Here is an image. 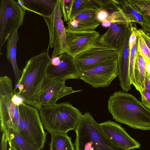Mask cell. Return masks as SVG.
I'll use <instances>...</instances> for the list:
<instances>
[{
  "label": "cell",
  "instance_id": "1f68e13d",
  "mask_svg": "<svg viewBox=\"0 0 150 150\" xmlns=\"http://www.w3.org/2000/svg\"><path fill=\"white\" fill-rule=\"evenodd\" d=\"M132 32L129 40V46L130 50L135 44L137 40V36L134 30L133 26L132 27Z\"/></svg>",
  "mask_w": 150,
  "mask_h": 150
},
{
  "label": "cell",
  "instance_id": "e575fe53",
  "mask_svg": "<svg viewBox=\"0 0 150 150\" xmlns=\"http://www.w3.org/2000/svg\"><path fill=\"white\" fill-rule=\"evenodd\" d=\"M141 25L143 31L150 37V25L146 21L143 20L142 24Z\"/></svg>",
  "mask_w": 150,
  "mask_h": 150
},
{
  "label": "cell",
  "instance_id": "83f0119b",
  "mask_svg": "<svg viewBox=\"0 0 150 150\" xmlns=\"http://www.w3.org/2000/svg\"><path fill=\"white\" fill-rule=\"evenodd\" d=\"M74 0H60L62 16L64 21H68L70 15Z\"/></svg>",
  "mask_w": 150,
  "mask_h": 150
},
{
  "label": "cell",
  "instance_id": "2e32d148",
  "mask_svg": "<svg viewBox=\"0 0 150 150\" xmlns=\"http://www.w3.org/2000/svg\"><path fill=\"white\" fill-rule=\"evenodd\" d=\"M108 30L100 35L98 43L118 50L120 49L131 23L110 21Z\"/></svg>",
  "mask_w": 150,
  "mask_h": 150
},
{
  "label": "cell",
  "instance_id": "9c48e42d",
  "mask_svg": "<svg viewBox=\"0 0 150 150\" xmlns=\"http://www.w3.org/2000/svg\"><path fill=\"white\" fill-rule=\"evenodd\" d=\"M118 50L98 43L78 55L74 59L80 73L117 58Z\"/></svg>",
  "mask_w": 150,
  "mask_h": 150
},
{
  "label": "cell",
  "instance_id": "ba28073f",
  "mask_svg": "<svg viewBox=\"0 0 150 150\" xmlns=\"http://www.w3.org/2000/svg\"><path fill=\"white\" fill-rule=\"evenodd\" d=\"M60 0H57L52 13L50 16L42 17L48 30L49 42L48 48L54 49L51 58L66 52L67 46L64 27Z\"/></svg>",
  "mask_w": 150,
  "mask_h": 150
},
{
  "label": "cell",
  "instance_id": "8fae6325",
  "mask_svg": "<svg viewBox=\"0 0 150 150\" xmlns=\"http://www.w3.org/2000/svg\"><path fill=\"white\" fill-rule=\"evenodd\" d=\"M67 53L74 58L98 42L100 35L95 30L77 31L66 28Z\"/></svg>",
  "mask_w": 150,
  "mask_h": 150
},
{
  "label": "cell",
  "instance_id": "8d00e7d4",
  "mask_svg": "<svg viewBox=\"0 0 150 150\" xmlns=\"http://www.w3.org/2000/svg\"><path fill=\"white\" fill-rule=\"evenodd\" d=\"M60 62L59 56L51 58L50 64L54 66H57L59 65Z\"/></svg>",
  "mask_w": 150,
  "mask_h": 150
},
{
  "label": "cell",
  "instance_id": "60d3db41",
  "mask_svg": "<svg viewBox=\"0 0 150 150\" xmlns=\"http://www.w3.org/2000/svg\"><path fill=\"white\" fill-rule=\"evenodd\" d=\"M7 150H19L17 148L13 147L11 146Z\"/></svg>",
  "mask_w": 150,
  "mask_h": 150
},
{
  "label": "cell",
  "instance_id": "f1b7e54d",
  "mask_svg": "<svg viewBox=\"0 0 150 150\" xmlns=\"http://www.w3.org/2000/svg\"><path fill=\"white\" fill-rule=\"evenodd\" d=\"M139 92L142 97L141 103L145 107L150 110V93L145 90Z\"/></svg>",
  "mask_w": 150,
  "mask_h": 150
},
{
  "label": "cell",
  "instance_id": "7a4b0ae2",
  "mask_svg": "<svg viewBox=\"0 0 150 150\" xmlns=\"http://www.w3.org/2000/svg\"><path fill=\"white\" fill-rule=\"evenodd\" d=\"M108 107L116 121L135 129L150 130V110L132 95L115 92L110 97Z\"/></svg>",
  "mask_w": 150,
  "mask_h": 150
},
{
  "label": "cell",
  "instance_id": "9a60e30c",
  "mask_svg": "<svg viewBox=\"0 0 150 150\" xmlns=\"http://www.w3.org/2000/svg\"><path fill=\"white\" fill-rule=\"evenodd\" d=\"M131 24L129 28L122 45L118 50L117 57L118 76L120 85L123 92L127 93L131 89L129 77L130 50L129 40L132 32Z\"/></svg>",
  "mask_w": 150,
  "mask_h": 150
},
{
  "label": "cell",
  "instance_id": "4fadbf2b",
  "mask_svg": "<svg viewBox=\"0 0 150 150\" xmlns=\"http://www.w3.org/2000/svg\"><path fill=\"white\" fill-rule=\"evenodd\" d=\"M106 137L114 144L125 150L139 148L140 143L132 137L125 129L110 120L99 124Z\"/></svg>",
  "mask_w": 150,
  "mask_h": 150
},
{
  "label": "cell",
  "instance_id": "e0dca14e",
  "mask_svg": "<svg viewBox=\"0 0 150 150\" xmlns=\"http://www.w3.org/2000/svg\"><path fill=\"white\" fill-rule=\"evenodd\" d=\"M100 9H87L79 13L67 22V28L77 31L95 30L100 24L96 18Z\"/></svg>",
  "mask_w": 150,
  "mask_h": 150
},
{
  "label": "cell",
  "instance_id": "52a82bcc",
  "mask_svg": "<svg viewBox=\"0 0 150 150\" xmlns=\"http://www.w3.org/2000/svg\"><path fill=\"white\" fill-rule=\"evenodd\" d=\"M25 11L14 0H1L0 51L9 36L23 24Z\"/></svg>",
  "mask_w": 150,
  "mask_h": 150
},
{
  "label": "cell",
  "instance_id": "7c38bea8",
  "mask_svg": "<svg viewBox=\"0 0 150 150\" xmlns=\"http://www.w3.org/2000/svg\"><path fill=\"white\" fill-rule=\"evenodd\" d=\"M65 81L54 79L47 76L41 87L40 101L42 107L55 104L61 98L81 90H73L65 85Z\"/></svg>",
  "mask_w": 150,
  "mask_h": 150
},
{
  "label": "cell",
  "instance_id": "4316f807",
  "mask_svg": "<svg viewBox=\"0 0 150 150\" xmlns=\"http://www.w3.org/2000/svg\"><path fill=\"white\" fill-rule=\"evenodd\" d=\"M137 44L138 39L137 37V40L136 43L132 49L130 50L129 77L132 84L134 79V70L138 53Z\"/></svg>",
  "mask_w": 150,
  "mask_h": 150
},
{
  "label": "cell",
  "instance_id": "4dcf8cb0",
  "mask_svg": "<svg viewBox=\"0 0 150 150\" xmlns=\"http://www.w3.org/2000/svg\"><path fill=\"white\" fill-rule=\"evenodd\" d=\"M13 93L12 100L13 102L16 105L19 106L24 103V99L21 96L16 92L13 91Z\"/></svg>",
  "mask_w": 150,
  "mask_h": 150
},
{
  "label": "cell",
  "instance_id": "f546056e",
  "mask_svg": "<svg viewBox=\"0 0 150 150\" xmlns=\"http://www.w3.org/2000/svg\"><path fill=\"white\" fill-rule=\"evenodd\" d=\"M109 16V13L106 10L100 8L98 12L96 18L98 22L100 23L107 20Z\"/></svg>",
  "mask_w": 150,
  "mask_h": 150
},
{
  "label": "cell",
  "instance_id": "d4e9b609",
  "mask_svg": "<svg viewBox=\"0 0 150 150\" xmlns=\"http://www.w3.org/2000/svg\"><path fill=\"white\" fill-rule=\"evenodd\" d=\"M128 1L142 15L150 13V0H128Z\"/></svg>",
  "mask_w": 150,
  "mask_h": 150
},
{
  "label": "cell",
  "instance_id": "603a6c76",
  "mask_svg": "<svg viewBox=\"0 0 150 150\" xmlns=\"http://www.w3.org/2000/svg\"><path fill=\"white\" fill-rule=\"evenodd\" d=\"M118 1L128 22L136 23L141 25L143 23L142 15L131 5L128 0Z\"/></svg>",
  "mask_w": 150,
  "mask_h": 150
},
{
  "label": "cell",
  "instance_id": "d6a6232c",
  "mask_svg": "<svg viewBox=\"0 0 150 150\" xmlns=\"http://www.w3.org/2000/svg\"><path fill=\"white\" fill-rule=\"evenodd\" d=\"M135 29L136 31L141 35L144 39L150 50V37L144 33L142 29H138L135 27Z\"/></svg>",
  "mask_w": 150,
  "mask_h": 150
},
{
  "label": "cell",
  "instance_id": "5bb4252c",
  "mask_svg": "<svg viewBox=\"0 0 150 150\" xmlns=\"http://www.w3.org/2000/svg\"><path fill=\"white\" fill-rule=\"evenodd\" d=\"M59 56L60 63L57 66H54L50 63L47 69V76L65 81L71 79H80V72L74 58L67 52Z\"/></svg>",
  "mask_w": 150,
  "mask_h": 150
},
{
  "label": "cell",
  "instance_id": "484cf974",
  "mask_svg": "<svg viewBox=\"0 0 150 150\" xmlns=\"http://www.w3.org/2000/svg\"><path fill=\"white\" fill-rule=\"evenodd\" d=\"M138 39V50L146 59L150 61V50L143 37L137 33L133 26Z\"/></svg>",
  "mask_w": 150,
  "mask_h": 150
},
{
  "label": "cell",
  "instance_id": "44dd1931",
  "mask_svg": "<svg viewBox=\"0 0 150 150\" xmlns=\"http://www.w3.org/2000/svg\"><path fill=\"white\" fill-rule=\"evenodd\" d=\"M5 132L10 146L18 149L20 150H40L32 145L17 130L9 128Z\"/></svg>",
  "mask_w": 150,
  "mask_h": 150
},
{
  "label": "cell",
  "instance_id": "6da1fadb",
  "mask_svg": "<svg viewBox=\"0 0 150 150\" xmlns=\"http://www.w3.org/2000/svg\"><path fill=\"white\" fill-rule=\"evenodd\" d=\"M49 50L47 48L45 52L32 57L26 62L13 90L23 97L25 103L38 109L42 107L40 101L41 87L47 77V69L51 59Z\"/></svg>",
  "mask_w": 150,
  "mask_h": 150
},
{
  "label": "cell",
  "instance_id": "277c9868",
  "mask_svg": "<svg viewBox=\"0 0 150 150\" xmlns=\"http://www.w3.org/2000/svg\"><path fill=\"white\" fill-rule=\"evenodd\" d=\"M74 130L76 150H125L108 139L88 112L82 115Z\"/></svg>",
  "mask_w": 150,
  "mask_h": 150
},
{
  "label": "cell",
  "instance_id": "30bf717a",
  "mask_svg": "<svg viewBox=\"0 0 150 150\" xmlns=\"http://www.w3.org/2000/svg\"><path fill=\"white\" fill-rule=\"evenodd\" d=\"M117 57L80 73V79L95 88L107 87L118 76Z\"/></svg>",
  "mask_w": 150,
  "mask_h": 150
},
{
  "label": "cell",
  "instance_id": "ac0fdd59",
  "mask_svg": "<svg viewBox=\"0 0 150 150\" xmlns=\"http://www.w3.org/2000/svg\"><path fill=\"white\" fill-rule=\"evenodd\" d=\"M57 0H18V3L25 11H30L42 17L50 15Z\"/></svg>",
  "mask_w": 150,
  "mask_h": 150
},
{
  "label": "cell",
  "instance_id": "836d02e7",
  "mask_svg": "<svg viewBox=\"0 0 150 150\" xmlns=\"http://www.w3.org/2000/svg\"><path fill=\"white\" fill-rule=\"evenodd\" d=\"M8 139L6 133L3 132L1 144V150H7V142Z\"/></svg>",
  "mask_w": 150,
  "mask_h": 150
},
{
  "label": "cell",
  "instance_id": "5b68a950",
  "mask_svg": "<svg viewBox=\"0 0 150 150\" xmlns=\"http://www.w3.org/2000/svg\"><path fill=\"white\" fill-rule=\"evenodd\" d=\"M19 107L17 130L34 146L43 149L47 133L44 129L39 110L25 103Z\"/></svg>",
  "mask_w": 150,
  "mask_h": 150
},
{
  "label": "cell",
  "instance_id": "ab89813d",
  "mask_svg": "<svg viewBox=\"0 0 150 150\" xmlns=\"http://www.w3.org/2000/svg\"><path fill=\"white\" fill-rule=\"evenodd\" d=\"M103 26L105 28L109 27L110 25V22L108 20H105L102 23Z\"/></svg>",
  "mask_w": 150,
  "mask_h": 150
},
{
  "label": "cell",
  "instance_id": "3957f363",
  "mask_svg": "<svg viewBox=\"0 0 150 150\" xmlns=\"http://www.w3.org/2000/svg\"><path fill=\"white\" fill-rule=\"evenodd\" d=\"M38 110L43 126L50 134H67L74 130L83 115L68 102L41 107Z\"/></svg>",
  "mask_w": 150,
  "mask_h": 150
},
{
  "label": "cell",
  "instance_id": "f35d334b",
  "mask_svg": "<svg viewBox=\"0 0 150 150\" xmlns=\"http://www.w3.org/2000/svg\"><path fill=\"white\" fill-rule=\"evenodd\" d=\"M143 19L150 25V13H146L142 15Z\"/></svg>",
  "mask_w": 150,
  "mask_h": 150
},
{
  "label": "cell",
  "instance_id": "ffe728a7",
  "mask_svg": "<svg viewBox=\"0 0 150 150\" xmlns=\"http://www.w3.org/2000/svg\"><path fill=\"white\" fill-rule=\"evenodd\" d=\"M146 65V59L138 52L134 67V79L132 84L139 92L145 89Z\"/></svg>",
  "mask_w": 150,
  "mask_h": 150
},
{
  "label": "cell",
  "instance_id": "74e56055",
  "mask_svg": "<svg viewBox=\"0 0 150 150\" xmlns=\"http://www.w3.org/2000/svg\"><path fill=\"white\" fill-rule=\"evenodd\" d=\"M146 59V73L150 79V61Z\"/></svg>",
  "mask_w": 150,
  "mask_h": 150
},
{
  "label": "cell",
  "instance_id": "8992f818",
  "mask_svg": "<svg viewBox=\"0 0 150 150\" xmlns=\"http://www.w3.org/2000/svg\"><path fill=\"white\" fill-rule=\"evenodd\" d=\"M12 81L8 77H0V118L1 129L4 132L9 128L17 130L19 117V106L12 102Z\"/></svg>",
  "mask_w": 150,
  "mask_h": 150
},
{
  "label": "cell",
  "instance_id": "d6986e66",
  "mask_svg": "<svg viewBox=\"0 0 150 150\" xmlns=\"http://www.w3.org/2000/svg\"><path fill=\"white\" fill-rule=\"evenodd\" d=\"M19 40L18 30H16L8 38L6 46V58L12 66L16 83L19 80L22 73L18 67L16 61L17 43Z\"/></svg>",
  "mask_w": 150,
  "mask_h": 150
},
{
  "label": "cell",
  "instance_id": "d590c367",
  "mask_svg": "<svg viewBox=\"0 0 150 150\" xmlns=\"http://www.w3.org/2000/svg\"><path fill=\"white\" fill-rule=\"evenodd\" d=\"M145 90L150 93V79L146 73L145 80Z\"/></svg>",
  "mask_w": 150,
  "mask_h": 150
},
{
  "label": "cell",
  "instance_id": "7402d4cb",
  "mask_svg": "<svg viewBox=\"0 0 150 150\" xmlns=\"http://www.w3.org/2000/svg\"><path fill=\"white\" fill-rule=\"evenodd\" d=\"M50 150H75L71 138L67 134L52 133Z\"/></svg>",
  "mask_w": 150,
  "mask_h": 150
},
{
  "label": "cell",
  "instance_id": "cb8c5ba5",
  "mask_svg": "<svg viewBox=\"0 0 150 150\" xmlns=\"http://www.w3.org/2000/svg\"><path fill=\"white\" fill-rule=\"evenodd\" d=\"M100 9L98 0H74L70 19L87 9Z\"/></svg>",
  "mask_w": 150,
  "mask_h": 150
}]
</instances>
